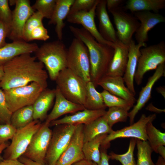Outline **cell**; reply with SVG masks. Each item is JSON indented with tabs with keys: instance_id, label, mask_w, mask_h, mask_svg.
Instances as JSON below:
<instances>
[{
	"instance_id": "cell-1",
	"label": "cell",
	"mask_w": 165,
	"mask_h": 165,
	"mask_svg": "<svg viewBox=\"0 0 165 165\" xmlns=\"http://www.w3.org/2000/svg\"><path fill=\"white\" fill-rule=\"evenodd\" d=\"M31 54L20 55L3 66L4 75L0 88L4 90L36 82L47 88L48 75L44 66Z\"/></svg>"
},
{
	"instance_id": "cell-2",
	"label": "cell",
	"mask_w": 165,
	"mask_h": 165,
	"mask_svg": "<svg viewBox=\"0 0 165 165\" xmlns=\"http://www.w3.org/2000/svg\"><path fill=\"white\" fill-rule=\"evenodd\" d=\"M69 29L75 38L82 41L87 48L90 65L91 81L96 87L99 81L106 75L113 56L114 47L98 42L83 28L70 26Z\"/></svg>"
},
{
	"instance_id": "cell-3",
	"label": "cell",
	"mask_w": 165,
	"mask_h": 165,
	"mask_svg": "<svg viewBox=\"0 0 165 165\" xmlns=\"http://www.w3.org/2000/svg\"><path fill=\"white\" fill-rule=\"evenodd\" d=\"M68 49L59 40L45 43L35 52L37 59L46 67L50 79L55 81L59 73L67 68Z\"/></svg>"
},
{
	"instance_id": "cell-4",
	"label": "cell",
	"mask_w": 165,
	"mask_h": 165,
	"mask_svg": "<svg viewBox=\"0 0 165 165\" xmlns=\"http://www.w3.org/2000/svg\"><path fill=\"white\" fill-rule=\"evenodd\" d=\"M55 81L56 87L65 98L84 106L87 82L67 68L59 73Z\"/></svg>"
},
{
	"instance_id": "cell-5",
	"label": "cell",
	"mask_w": 165,
	"mask_h": 165,
	"mask_svg": "<svg viewBox=\"0 0 165 165\" xmlns=\"http://www.w3.org/2000/svg\"><path fill=\"white\" fill-rule=\"evenodd\" d=\"M67 68L86 82L91 81L88 51L84 43L75 38L68 49Z\"/></svg>"
},
{
	"instance_id": "cell-6",
	"label": "cell",
	"mask_w": 165,
	"mask_h": 165,
	"mask_svg": "<svg viewBox=\"0 0 165 165\" xmlns=\"http://www.w3.org/2000/svg\"><path fill=\"white\" fill-rule=\"evenodd\" d=\"M134 81L138 85L142 83L145 74L148 72L156 70L165 62V43L163 41L159 43L143 47L140 50Z\"/></svg>"
},
{
	"instance_id": "cell-7",
	"label": "cell",
	"mask_w": 165,
	"mask_h": 165,
	"mask_svg": "<svg viewBox=\"0 0 165 165\" xmlns=\"http://www.w3.org/2000/svg\"><path fill=\"white\" fill-rule=\"evenodd\" d=\"M45 89L40 84L32 82L25 86L3 91L8 107L13 113L22 108L32 105Z\"/></svg>"
},
{
	"instance_id": "cell-8",
	"label": "cell",
	"mask_w": 165,
	"mask_h": 165,
	"mask_svg": "<svg viewBox=\"0 0 165 165\" xmlns=\"http://www.w3.org/2000/svg\"><path fill=\"white\" fill-rule=\"evenodd\" d=\"M42 124L40 121L34 120L26 126L17 129L11 143L4 150L3 159H18L24 153Z\"/></svg>"
},
{
	"instance_id": "cell-9",
	"label": "cell",
	"mask_w": 165,
	"mask_h": 165,
	"mask_svg": "<svg viewBox=\"0 0 165 165\" xmlns=\"http://www.w3.org/2000/svg\"><path fill=\"white\" fill-rule=\"evenodd\" d=\"M53 131L45 158V164L55 165L68 146L76 126L62 124L56 126Z\"/></svg>"
},
{
	"instance_id": "cell-10",
	"label": "cell",
	"mask_w": 165,
	"mask_h": 165,
	"mask_svg": "<svg viewBox=\"0 0 165 165\" xmlns=\"http://www.w3.org/2000/svg\"><path fill=\"white\" fill-rule=\"evenodd\" d=\"M50 124L45 122L34 135L22 156L36 163L45 164V158L52 134Z\"/></svg>"
},
{
	"instance_id": "cell-11",
	"label": "cell",
	"mask_w": 165,
	"mask_h": 165,
	"mask_svg": "<svg viewBox=\"0 0 165 165\" xmlns=\"http://www.w3.org/2000/svg\"><path fill=\"white\" fill-rule=\"evenodd\" d=\"M156 118L155 114L148 116L145 114H142L139 120L136 123L121 129L113 130L108 134L102 142L100 147L107 149L110 147L111 141L119 138H132L147 141L146 125L148 123L152 122Z\"/></svg>"
},
{
	"instance_id": "cell-12",
	"label": "cell",
	"mask_w": 165,
	"mask_h": 165,
	"mask_svg": "<svg viewBox=\"0 0 165 165\" xmlns=\"http://www.w3.org/2000/svg\"><path fill=\"white\" fill-rule=\"evenodd\" d=\"M112 15L117 29L118 40L129 46L133 35L140 25V23L134 16L120 7L110 11Z\"/></svg>"
},
{
	"instance_id": "cell-13",
	"label": "cell",
	"mask_w": 165,
	"mask_h": 165,
	"mask_svg": "<svg viewBox=\"0 0 165 165\" xmlns=\"http://www.w3.org/2000/svg\"><path fill=\"white\" fill-rule=\"evenodd\" d=\"M15 5V9L12 11V23L8 36L13 41L23 40L22 33L24 26L35 11L31 6L29 0H16Z\"/></svg>"
},
{
	"instance_id": "cell-14",
	"label": "cell",
	"mask_w": 165,
	"mask_h": 165,
	"mask_svg": "<svg viewBox=\"0 0 165 165\" xmlns=\"http://www.w3.org/2000/svg\"><path fill=\"white\" fill-rule=\"evenodd\" d=\"M83 124L76 126L70 141L55 165H72L85 158L82 151L84 144Z\"/></svg>"
},
{
	"instance_id": "cell-15",
	"label": "cell",
	"mask_w": 165,
	"mask_h": 165,
	"mask_svg": "<svg viewBox=\"0 0 165 165\" xmlns=\"http://www.w3.org/2000/svg\"><path fill=\"white\" fill-rule=\"evenodd\" d=\"M99 0H97L92 8L88 11H81L67 16V21L70 23L81 25L98 42L114 47L115 43L105 39L98 30L95 21L96 10Z\"/></svg>"
},
{
	"instance_id": "cell-16",
	"label": "cell",
	"mask_w": 165,
	"mask_h": 165,
	"mask_svg": "<svg viewBox=\"0 0 165 165\" xmlns=\"http://www.w3.org/2000/svg\"><path fill=\"white\" fill-rule=\"evenodd\" d=\"M165 63H164L157 67L152 75L149 78L145 85L142 88L136 104L128 112L130 125L134 123L136 115L151 98L152 90L155 84L161 77L165 76Z\"/></svg>"
},
{
	"instance_id": "cell-17",
	"label": "cell",
	"mask_w": 165,
	"mask_h": 165,
	"mask_svg": "<svg viewBox=\"0 0 165 165\" xmlns=\"http://www.w3.org/2000/svg\"><path fill=\"white\" fill-rule=\"evenodd\" d=\"M134 16L140 21V25L135 34L138 43H144L148 40V32L157 24L165 22V18L159 13L142 11L134 13Z\"/></svg>"
},
{
	"instance_id": "cell-18",
	"label": "cell",
	"mask_w": 165,
	"mask_h": 165,
	"mask_svg": "<svg viewBox=\"0 0 165 165\" xmlns=\"http://www.w3.org/2000/svg\"><path fill=\"white\" fill-rule=\"evenodd\" d=\"M146 46L145 43L136 44L133 40L129 45L128 61L123 78L126 86L134 96L136 91L134 84V77L140 55V50L142 47Z\"/></svg>"
},
{
	"instance_id": "cell-19",
	"label": "cell",
	"mask_w": 165,
	"mask_h": 165,
	"mask_svg": "<svg viewBox=\"0 0 165 165\" xmlns=\"http://www.w3.org/2000/svg\"><path fill=\"white\" fill-rule=\"evenodd\" d=\"M35 43H28L23 40L13 41L0 48V65L5 64L14 58L25 53H35L38 48Z\"/></svg>"
},
{
	"instance_id": "cell-20",
	"label": "cell",
	"mask_w": 165,
	"mask_h": 165,
	"mask_svg": "<svg viewBox=\"0 0 165 165\" xmlns=\"http://www.w3.org/2000/svg\"><path fill=\"white\" fill-rule=\"evenodd\" d=\"M124 83L123 77L105 75L99 81L97 86L134 105L136 101L135 96L125 86Z\"/></svg>"
},
{
	"instance_id": "cell-21",
	"label": "cell",
	"mask_w": 165,
	"mask_h": 165,
	"mask_svg": "<svg viewBox=\"0 0 165 165\" xmlns=\"http://www.w3.org/2000/svg\"><path fill=\"white\" fill-rule=\"evenodd\" d=\"M55 101L53 108L47 115L45 123L50 124L52 121L61 116L69 113H74L85 109L82 105L73 103L65 98L59 89H55Z\"/></svg>"
},
{
	"instance_id": "cell-22",
	"label": "cell",
	"mask_w": 165,
	"mask_h": 165,
	"mask_svg": "<svg viewBox=\"0 0 165 165\" xmlns=\"http://www.w3.org/2000/svg\"><path fill=\"white\" fill-rule=\"evenodd\" d=\"M106 112L105 109L91 110L85 109L78 111L74 114L66 116L61 119L53 121L50 123V126L65 124L74 126L79 124L86 125L103 116Z\"/></svg>"
},
{
	"instance_id": "cell-23",
	"label": "cell",
	"mask_w": 165,
	"mask_h": 165,
	"mask_svg": "<svg viewBox=\"0 0 165 165\" xmlns=\"http://www.w3.org/2000/svg\"><path fill=\"white\" fill-rule=\"evenodd\" d=\"M114 48L113 56L106 75L123 77L128 61L129 46L118 40Z\"/></svg>"
},
{
	"instance_id": "cell-24",
	"label": "cell",
	"mask_w": 165,
	"mask_h": 165,
	"mask_svg": "<svg viewBox=\"0 0 165 165\" xmlns=\"http://www.w3.org/2000/svg\"><path fill=\"white\" fill-rule=\"evenodd\" d=\"M96 15L99 22V31L105 40L115 43L118 41L116 31L108 13L106 0H99L96 10Z\"/></svg>"
},
{
	"instance_id": "cell-25",
	"label": "cell",
	"mask_w": 165,
	"mask_h": 165,
	"mask_svg": "<svg viewBox=\"0 0 165 165\" xmlns=\"http://www.w3.org/2000/svg\"><path fill=\"white\" fill-rule=\"evenodd\" d=\"M75 0H56V6L49 25H55V31L58 40H62L63 31L65 24L64 20L67 17Z\"/></svg>"
},
{
	"instance_id": "cell-26",
	"label": "cell",
	"mask_w": 165,
	"mask_h": 165,
	"mask_svg": "<svg viewBox=\"0 0 165 165\" xmlns=\"http://www.w3.org/2000/svg\"><path fill=\"white\" fill-rule=\"evenodd\" d=\"M55 97V89H46L40 94L32 105L34 120L46 119L47 112Z\"/></svg>"
},
{
	"instance_id": "cell-27",
	"label": "cell",
	"mask_w": 165,
	"mask_h": 165,
	"mask_svg": "<svg viewBox=\"0 0 165 165\" xmlns=\"http://www.w3.org/2000/svg\"><path fill=\"white\" fill-rule=\"evenodd\" d=\"M103 116L88 124L84 125V143L91 141L98 135L104 134H108L113 130Z\"/></svg>"
},
{
	"instance_id": "cell-28",
	"label": "cell",
	"mask_w": 165,
	"mask_h": 165,
	"mask_svg": "<svg viewBox=\"0 0 165 165\" xmlns=\"http://www.w3.org/2000/svg\"><path fill=\"white\" fill-rule=\"evenodd\" d=\"M165 7V0H128L123 9L133 13L142 11H153L159 13L160 10Z\"/></svg>"
},
{
	"instance_id": "cell-29",
	"label": "cell",
	"mask_w": 165,
	"mask_h": 165,
	"mask_svg": "<svg viewBox=\"0 0 165 165\" xmlns=\"http://www.w3.org/2000/svg\"><path fill=\"white\" fill-rule=\"evenodd\" d=\"M107 134L100 135L89 141L84 143L82 151L85 159L99 164L101 161L100 148Z\"/></svg>"
},
{
	"instance_id": "cell-30",
	"label": "cell",
	"mask_w": 165,
	"mask_h": 165,
	"mask_svg": "<svg viewBox=\"0 0 165 165\" xmlns=\"http://www.w3.org/2000/svg\"><path fill=\"white\" fill-rule=\"evenodd\" d=\"M84 106L86 109L91 110L105 109L106 107L101 93L97 90L91 81L87 83L86 93Z\"/></svg>"
},
{
	"instance_id": "cell-31",
	"label": "cell",
	"mask_w": 165,
	"mask_h": 165,
	"mask_svg": "<svg viewBox=\"0 0 165 165\" xmlns=\"http://www.w3.org/2000/svg\"><path fill=\"white\" fill-rule=\"evenodd\" d=\"M34 120L32 105L20 108L12 113L10 124L17 129L24 127Z\"/></svg>"
},
{
	"instance_id": "cell-32",
	"label": "cell",
	"mask_w": 165,
	"mask_h": 165,
	"mask_svg": "<svg viewBox=\"0 0 165 165\" xmlns=\"http://www.w3.org/2000/svg\"><path fill=\"white\" fill-rule=\"evenodd\" d=\"M136 144L138 149L136 165H155L151 158L153 151L148 141L136 139Z\"/></svg>"
},
{
	"instance_id": "cell-33",
	"label": "cell",
	"mask_w": 165,
	"mask_h": 165,
	"mask_svg": "<svg viewBox=\"0 0 165 165\" xmlns=\"http://www.w3.org/2000/svg\"><path fill=\"white\" fill-rule=\"evenodd\" d=\"M146 132L148 141L153 151L156 153L157 147L165 145V133L156 128L152 122L148 123L146 127Z\"/></svg>"
},
{
	"instance_id": "cell-34",
	"label": "cell",
	"mask_w": 165,
	"mask_h": 165,
	"mask_svg": "<svg viewBox=\"0 0 165 165\" xmlns=\"http://www.w3.org/2000/svg\"><path fill=\"white\" fill-rule=\"evenodd\" d=\"M109 126L112 128L115 123L119 122H125L128 117V111L119 107L109 108L103 116Z\"/></svg>"
},
{
	"instance_id": "cell-35",
	"label": "cell",
	"mask_w": 165,
	"mask_h": 165,
	"mask_svg": "<svg viewBox=\"0 0 165 165\" xmlns=\"http://www.w3.org/2000/svg\"><path fill=\"white\" fill-rule=\"evenodd\" d=\"M136 145V139L132 138L130 140L128 150L123 154H117L112 152L109 155L110 159L120 162L122 165H136L134 158V151Z\"/></svg>"
},
{
	"instance_id": "cell-36",
	"label": "cell",
	"mask_w": 165,
	"mask_h": 165,
	"mask_svg": "<svg viewBox=\"0 0 165 165\" xmlns=\"http://www.w3.org/2000/svg\"><path fill=\"white\" fill-rule=\"evenodd\" d=\"M106 107H119L128 111L134 105L124 99L112 94L104 90L100 92Z\"/></svg>"
},
{
	"instance_id": "cell-37",
	"label": "cell",
	"mask_w": 165,
	"mask_h": 165,
	"mask_svg": "<svg viewBox=\"0 0 165 165\" xmlns=\"http://www.w3.org/2000/svg\"><path fill=\"white\" fill-rule=\"evenodd\" d=\"M56 0H37L32 6L35 11L40 13L44 18L50 19L54 12Z\"/></svg>"
},
{
	"instance_id": "cell-38",
	"label": "cell",
	"mask_w": 165,
	"mask_h": 165,
	"mask_svg": "<svg viewBox=\"0 0 165 165\" xmlns=\"http://www.w3.org/2000/svg\"><path fill=\"white\" fill-rule=\"evenodd\" d=\"M43 16L38 11L34 13L29 18L24 26L22 33L23 40L28 42L31 31L38 26L42 24Z\"/></svg>"
},
{
	"instance_id": "cell-39",
	"label": "cell",
	"mask_w": 165,
	"mask_h": 165,
	"mask_svg": "<svg viewBox=\"0 0 165 165\" xmlns=\"http://www.w3.org/2000/svg\"><path fill=\"white\" fill-rule=\"evenodd\" d=\"M8 0H0V21L6 25L10 32L13 12L10 8Z\"/></svg>"
},
{
	"instance_id": "cell-40",
	"label": "cell",
	"mask_w": 165,
	"mask_h": 165,
	"mask_svg": "<svg viewBox=\"0 0 165 165\" xmlns=\"http://www.w3.org/2000/svg\"><path fill=\"white\" fill-rule=\"evenodd\" d=\"M97 0H75L71 7L68 15L81 11L90 10L94 6Z\"/></svg>"
},
{
	"instance_id": "cell-41",
	"label": "cell",
	"mask_w": 165,
	"mask_h": 165,
	"mask_svg": "<svg viewBox=\"0 0 165 165\" xmlns=\"http://www.w3.org/2000/svg\"><path fill=\"white\" fill-rule=\"evenodd\" d=\"M12 114L7 106L3 91L0 88V122L10 124Z\"/></svg>"
},
{
	"instance_id": "cell-42",
	"label": "cell",
	"mask_w": 165,
	"mask_h": 165,
	"mask_svg": "<svg viewBox=\"0 0 165 165\" xmlns=\"http://www.w3.org/2000/svg\"><path fill=\"white\" fill-rule=\"evenodd\" d=\"M16 130L17 129L11 124H0V144L12 139Z\"/></svg>"
},
{
	"instance_id": "cell-43",
	"label": "cell",
	"mask_w": 165,
	"mask_h": 165,
	"mask_svg": "<svg viewBox=\"0 0 165 165\" xmlns=\"http://www.w3.org/2000/svg\"><path fill=\"white\" fill-rule=\"evenodd\" d=\"M47 29L43 24L41 25L34 29L31 32L28 40V42L34 40L46 41L50 38Z\"/></svg>"
},
{
	"instance_id": "cell-44",
	"label": "cell",
	"mask_w": 165,
	"mask_h": 165,
	"mask_svg": "<svg viewBox=\"0 0 165 165\" xmlns=\"http://www.w3.org/2000/svg\"><path fill=\"white\" fill-rule=\"evenodd\" d=\"M9 31L6 25L0 21V48L5 46L6 43V38L9 34Z\"/></svg>"
},
{
	"instance_id": "cell-45",
	"label": "cell",
	"mask_w": 165,
	"mask_h": 165,
	"mask_svg": "<svg viewBox=\"0 0 165 165\" xmlns=\"http://www.w3.org/2000/svg\"><path fill=\"white\" fill-rule=\"evenodd\" d=\"M100 149L101 155L100 162L98 164L92 162L93 165H109V160L110 158L109 155L107 153V149L101 147Z\"/></svg>"
},
{
	"instance_id": "cell-46",
	"label": "cell",
	"mask_w": 165,
	"mask_h": 165,
	"mask_svg": "<svg viewBox=\"0 0 165 165\" xmlns=\"http://www.w3.org/2000/svg\"><path fill=\"white\" fill-rule=\"evenodd\" d=\"M106 7L108 11H111L119 7L121 4L124 1L123 0H106Z\"/></svg>"
},
{
	"instance_id": "cell-47",
	"label": "cell",
	"mask_w": 165,
	"mask_h": 165,
	"mask_svg": "<svg viewBox=\"0 0 165 165\" xmlns=\"http://www.w3.org/2000/svg\"><path fill=\"white\" fill-rule=\"evenodd\" d=\"M0 165H26L18 159H5L0 161Z\"/></svg>"
},
{
	"instance_id": "cell-48",
	"label": "cell",
	"mask_w": 165,
	"mask_h": 165,
	"mask_svg": "<svg viewBox=\"0 0 165 165\" xmlns=\"http://www.w3.org/2000/svg\"><path fill=\"white\" fill-rule=\"evenodd\" d=\"M18 160L26 165H49L46 164H42L36 163L23 156L19 157Z\"/></svg>"
},
{
	"instance_id": "cell-49",
	"label": "cell",
	"mask_w": 165,
	"mask_h": 165,
	"mask_svg": "<svg viewBox=\"0 0 165 165\" xmlns=\"http://www.w3.org/2000/svg\"><path fill=\"white\" fill-rule=\"evenodd\" d=\"M146 109L157 113H160L165 112L164 109H161L158 108L153 105L152 103H150L146 108Z\"/></svg>"
},
{
	"instance_id": "cell-50",
	"label": "cell",
	"mask_w": 165,
	"mask_h": 165,
	"mask_svg": "<svg viewBox=\"0 0 165 165\" xmlns=\"http://www.w3.org/2000/svg\"><path fill=\"white\" fill-rule=\"evenodd\" d=\"M156 153H159L160 156L165 160V147L164 145H160L157 148Z\"/></svg>"
},
{
	"instance_id": "cell-51",
	"label": "cell",
	"mask_w": 165,
	"mask_h": 165,
	"mask_svg": "<svg viewBox=\"0 0 165 165\" xmlns=\"http://www.w3.org/2000/svg\"><path fill=\"white\" fill-rule=\"evenodd\" d=\"M72 165H93L92 161L84 158L74 163Z\"/></svg>"
},
{
	"instance_id": "cell-52",
	"label": "cell",
	"mask_w": 165,
	"mask_h": 165,
	"mask_svg": "<svg viewBox=\"0 0 165 165\" xmlns=\"http://www.w3.org/2000/svg\"><path fill=\"white\" fill-rule=\"evenodd\" d=\"M9 144L6 142L0 144V161L3 160V158L1 154L5 149L8 147Z\"/></svg>"
},
{
	"instance_id": "cell-53",
	"label": "cell",
	"mask_w": 165,
	"mask_h": 165,
	"mask_svg": "<svg viewBox=\"0 0 165 165\" xmlns=\"http://www.w3.org/2000/svg\"><path fill=\"white\" fill-rule=\"evenodd\" d=\"M157 92L160 94L165 99V86H160L156 88Z\"/></svg>"
},
{
	"instance_id": "cell-54",
	"label": "cell",
	"mask_w": 165,
	"mask_h": 165,
	"mask_svg": "<svg viewBox=\"0 0 165 165\" xmlns=\"http://www.w3.org/2000/svg\"><path fill=\"white\" fill-rule=\"evenodd\" d=\"M155 165H165V160L159 156Z\"/></svg>"
},
{
	"instance_id": "cell-55",
	"label": "cell",
	"mask_w": 165,
	"mask_h": 165,
	"mask_svg": "<svg viewBox=\"0 0 165 165\" xmlns=\"http://www.w3.org/2000/svg\"><path fill=\"white\" fill-rule=\"evenodd\" d=\"M4 75L3 66L0 65V82L2 79Z\"/></svg>"
}]
</instances>
